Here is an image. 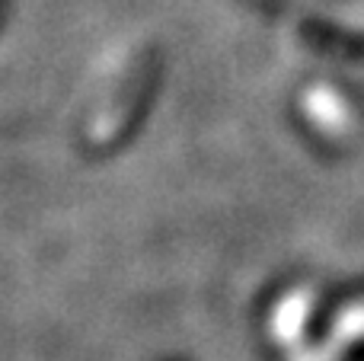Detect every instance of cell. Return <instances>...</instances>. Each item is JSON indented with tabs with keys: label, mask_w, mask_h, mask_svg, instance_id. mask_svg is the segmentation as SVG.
I'll return each instance as SVG.
<instances>
[{
	"label": "cell",
	"mask_w": 364,
	"mask_h": 361,
	"mask_svg": "<svg viewBox=\"0 0 364 361\" xmlns=\"http://www.w3.org/2000/svg\"><path fill=\"white\" fill-rule=\"evenodd\" d=\"M304 45L323 51V55H339V58H361L364 61V32L342 29V26L323 23V19H307L301 23Z\"/></svg>",
	"instance_id": "cell-1"
}]
</instances>
